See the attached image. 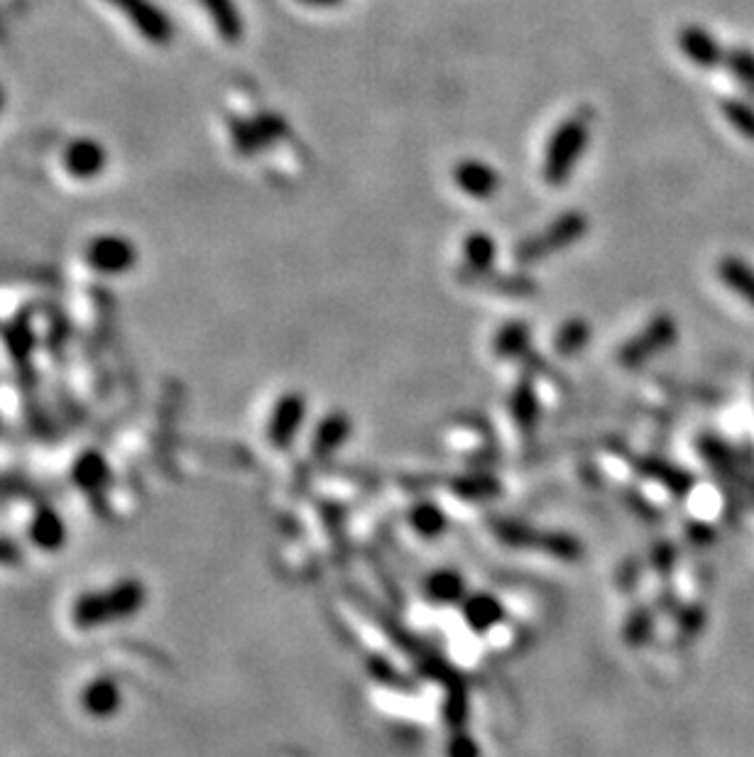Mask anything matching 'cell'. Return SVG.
I'll return each mask as SVG.
<instances>
[{"mask_svg": "<svg viewBox=\"0 0 754 757\" xmlns=\"http://www.w3.org/2000/svg\"><path fill=\"white\" fill-rule=\"evenodd\" d=\"M304 5H311V8H333V5H341L343 0H299Z\"/></svg>", "mask_w": 754, "mask_h": 757, "instance_id": "obj_15", "label": "cell"}, {"mask_svg": "<svg viewBox=\"0 0 754 757\" xmlns=\"http://www.w3.org/2000/svg\"><path fill=\"white\" fill-rule=\"evenodd\" d=\"M464 256H466V268L473 275H483L492 268V262L498 258V244L495 238L488 234H470L464 244Z\"/></svg>", "mask_w": 754, "mask_h": 757, "instance_id": "obj_10", "label": "cell"}, {"mask_svg": "<svg viewBox=\"0 0 754 757\" xmlns=\"http://www.w3.org/2000/svg\"><path fill=\"white\" fill-rule=\"evenodd\" d=\"M253 123H255V128L260 133V140H263L265 147L275 145L277 140H282L287 135L285 118H279V115H275V113H260Z\"/></svg>", "mask_w": 754, "mask_h": 757, "instance_id": "obj_14", "label": "cell"}, {"mask_svg": "<svg viewBox=\"0 0 754 757\" xmlns=\"http://www.w3.org/2000/svg\"><path fill=\"white\" fill-rule=\"evenodd\" d=\"M591 125L593 111L589 106L573 111L569 118L557 125V131L551 133V138L547 143V152H544L541 165V174L547 184L561 187L571 180L575 165L581 162L585 147H589Z\"/></svg>", "mask_w": 754, "mask_h": 757, "instance_id": "obj_1", "label": "cell"}, {"mask_svg": "<svg viewBox=\"0 0 754 757\" xmlns=\"http://www.w3.org/2000/svg\"><path fill=\"white\" fill-rule=\"evenodd\" d=\"M718 272H720V280L726 282L732 292L740 294L745 302L754 304V268L752 265H747L742 258L728 256L720 260Z\"/></svg>", "mask_w": 754, "mask_h": 757, "instance_id": "obj_9", "label": "cell"}, {"mask_svg": "<svg viewBox=\"0 0 754 757\" xmlns=\"http://www.w3.org/2000/svg\"><path fill=\"white\" fill-rule=\"evenodd\" d=\"M585 234H589V216L579 212V208H571V212L561 214L557 221H551L541 234L522 238L512 248V258H515L517 265H534V262L547 260L553 252L575 246L585 238Z\"/></svg>", "mask_w": 754, "mask_h": 757, "instance_id": "obj_2", "label": "cell"}, {"mask_svg": "<svg viewBox=\"0 0 754 757\" xmlns=\"http://www.w3.org/2000/svg\"><path fill=\"white\" fill-rule=\"evenodd\" d=\"M87 258L91 265L101 272H123L138 260V252H135V246L130 240L118 236H103L89 246Z\"/></svg>", "mask_w": 754, "mask_h": 757, "instance_id": "obj_6", "label": "cell"}, {"mask_svg": "<svg viewBox=\"0 0 754 757\" xmlns=\"http://www.w3.org/2000/svg\"><path fill=\"white\" fill-rule=\"evenodd\" d=\"M108 3L118 8L121 13L130 20L133 27L138 30L145 39L152 42V45L164 47L174 39L172 20L167 18L152 0H108Z\"/></svg>", "mask_w": 754, "mask_h": 757, "instance_id": "obj_3", "label": "cell"}, {"mask_svg": "<svg viewBox=\"0 0 754 757\" xmlns=\"http://www.w3.org/2000/svg\"><path fill=\"white\" fill-rule=\"evenodd\" d=\"M0 106H3V91H0Z\"/></svg>", "mask_w": 754, "mask_h": 757, "instance_id": "obj_16", "label": "cell"}, {"mask_svg": "<svg viewBox=\"0 0 754 757\" xmlns=\"http://www.w3.org/2000/svg\"><path fill=\"white\" fill-rule=\"evenodd\" d=\"M454 182L466 196L480 199V202L495 196L502 184L500 172L483 160H460L454 167Z\"/></svg>", "mask_w": 754, "mask_h": 757, "instance_id": "obj_4", "label": "cell"}, {"mask_svg": "<svg viewBox=\"0 0 754 757\" xmlns=\"http://www.w3.org/2000/svg\"><path fill=\"white\" fill-rule=\"evenodd\" d=\"M726 65L732 71L742 87L747 91H754V52L750 49H730L726 55Z\"/></svg>", "mask_w": 754, "mask_h": 757, "instance_id": "obj_13", "label": "cell"}, {"mask_svg": "<svg viewBox=\"0 0 754 757\" xmlns=\"http://www.w3.org/2000/svg\"><path fill=\"white\" fill-rule=\"evenodd\" d=\"M722 115H726V121L742 135V138H747L754 143V106L752 103L740 101V99L722 101Z\"/></svg>", "mask_w": 754, "mask_h": 757, "instance_id": "obj_11", "label": "cell"}, {"mask_svg": "<svg viewBox=\"0 0 754 757\" xmlns=\"http://www.w3.org/2000/svg\"><path fill=\"white\" fill-rule=\"evenodd\" d=\"M202 5L208 10V15H212L218 37L228 42V45H236V42L243 39L245 23L238 13L236 0H202Z\"/></svg>", "mask_w": 754, "mask_h": 757, "instance_id": "obj_8", "label": "cell"}, {"mask_svg": "<svg viewBox=\"0 0 754 757\" xmlns=\"http://www.w3.org/2000/svg\"><path fill=\"white\" fill-rule=\"evenodd\" d=\"M230 138H233L236 150L245 157H253L260 150H265V145L263 140H260V133L253 121H243V118L230 121Z\"/></svg>", "mask_w": 754, "mask_h": 757, "instance_id": "obj_12", "label": "cell"}, {"mask_svg": "<svg viewBox=\"0 0 754 757\" xmlns=\"http://www.w3.org/2000/svg\"><path fill=\"white\" fill-rule=\"evenodd\" d=\"M678 49L684 52V57L688 61H694L700 69H713L726 61L728 52L722 49L720 42L710 30L700 25H686L678 33Z\"/></svg>", "mask_w": 754, "mask_h": 757, "instance_id": "obj_5", "label": "cell"}, {"mask_svg": "<svg viewBox=\"0 0 754 757\" xmlns=\"http://www.w3.org/2000/svg\"><path fill=\"white\" fill-rule=\"evenodd\" d=\"M106 162L108 155L96 140H77L71 143L65 152V165L69 174L79 177V180H91V177L101 174Z\"/></svg>", "mask_w": 754, "mask_h": 757, "instance_id": "obj_7", "label": "cell"}]
</instances>
